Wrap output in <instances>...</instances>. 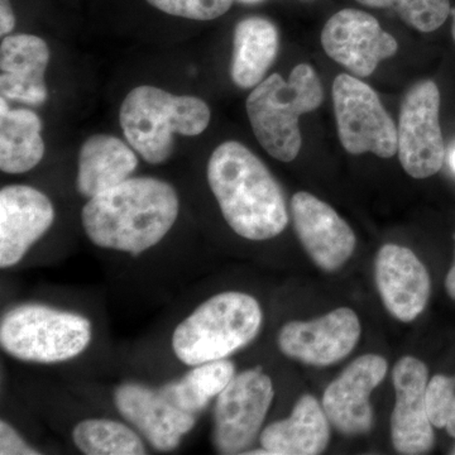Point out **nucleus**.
I'll use <instances>...</instances> for the list:
<instances>
[{
    "label": "nucleus",
    "instance_id": "obj_9",
    "mask_svg": "<svg viewBox=\"0 0 455 455\" xmlns=\"http://www.w3.org/2000/svg\"><path fill=\"white\" fill-rule=\"evenodd\" d=\"M440 92L431 80L412 86L401 104L397 152L403 170L414 179L438 173L444 164L445 147L439 121Z\"/></svg>",
    "mask_w": 455,
    "mask_h": 455
},
{
    "label": "nucleus",
    "instance_id": "obj_21",
    "mask_svg": "<svg viewBox=\"0 0 455 455\" xmlns=\"http://www.w3.org/2000/svg\"><path fill=\"white\" fill-rule=\"evenodd\" d=\"M280 46L276 26L262 17H250L235 26L233 51V82L242 89H253L265 80Z\"/></svg>",
    "mask_w": 455,
    "mask_h": 455
},
{
    "label": "nucleus",
    "instance_id": "obj_26",
    "mask_svg": "<svg viewBox=\"0 0 455 455\" xmlns=\"http://www.w3.org/2000/svg\"><path fill=\"white\" fill-rule=\"evenodd\" d=\"M427 414L433 427L455 438V377L436 374L427 383Z\"/></svg>",
    "mask_w": 455,
    "mask_h": 455
},
{
    "label": "nucleus",
    "instance_id": "obj_6",
    "mask_svg": "<svg viewBox=\"0 0 455 455\" xmlns=\"http://www.w3.org/2000/svg\"><path fill=\"white\" fill-rule=\"evenodd\" d=\"M92 338L88 317L42 304L13 307L0 323L3 350L33 363H60L76 358L88 348Z\"/></svg>",
    "mask_w": 455,
    "mask_h": 455
},
{
    "label": "nucleus",
    "instance_id": "obj_23",
    "mask_svg": "<svg viewBox=\"0 0 455 455\" xmlns=\"http://www.w3.org/2000/svg\"><path fill=\"white\" fill-rule=\"evenodd\" d=\"M235 376V363L227 358L220 359L197 364L178 381L166 383L160 388L173 405L197 416L212 398L220 396Z\"/></svg>",
    "mask_w": 455,
    "mask_h": 455
},
{
    "label": "nucleus",
    "instance_id": "obj_31",
    "mask_svg": "<svg viewBox=\"0 0 455 455\" xmlns=\"http://www.w3.org/2000/svg\"><path fill=\"white\" fill-rule=\"evenodd\" d=\"M238 2L244 3V4H257V3L263 2V0H238Z\"/></svg>",
    "mask_w": 455,
    "mask_h": 455
},
{
    "label": "nucleus",
    "instance_id": "obj_11",
    "mask_svg": "<svg viewBox=\"0 0 455 455\" xmlns=\"http://www.w3.org/2000/svg\"><path fill=\"white\" fill-rule=\"evenodd\" d=\"M361 323L349 307H338L311 322L293 320L281 328L278 348L286 357L325 367L348 357L361 337Z\"/></svg>",
    "mask_w": 455,
    "mask_h": 455
},
{
    "label": "nucleus",
    "instance_id": "obj_25",
    "mask_svg": "<svg viewBox=\"0 0 455 455\" xmlns=\"http://www.w3.org/2000/svg\"><path fill=\"white\" fill-rule=\"evenodd\" d=\"M372 8H391L403 22L418 31L429 33L444 25L451 14L449 0H357Z\"/></svg>",
    "mask_w": 455,
    "mask_h": 455
},
{
    "label": "nucleus",
    "instance_id": "obj_5",
    "mask_svg": "<svg viewBox=\"0 0 455 455\" xmlns=\"http://www.w3.org/2000/svg\"><path fill=\"white\" fill-rule=\"evenodd\" d=\"M262 320V309L253 296L239 291L217 293L176 326L173 353L190 367L226 359L259 335Z\"/></svg>",
    "mask_w": 455,
    "mask_h": 455
},
{
    "label": "nucleus",
    "instance_id": "obj_3",
    "mask_svg": "<svg viewBox=\"0 0 455 455\" xmlns=\"http://www.w3.org/2000/svg\"><path fill=\"white\" fill-rule=\"evenodd\" d=\"M324 90L310 65L295 66L290 79L274 74L247 98V114L257 140L272 157L291 163L301 149L299 121L322 106Z\"/></svg>",
    "mask_w": 455,
    "mask_h": 455
},
{
    "label": "nucleus",
    "instance_id": "obj_10",
    "mask_svg": "<svg viewBox=\"0 0 455 455\" xmlns=\"http://www.w3.org/2000/svg\"><path fill=\"white\" fill-rule=\"evenodd\" d=\"M326 55L355 76L367 77L383 60L396 55L397 41L379 20L358 9H343L326 22L322 32Z\"/></svg>",
    "mask_w": 455,
    "mask_h": 455
},
{
    "label": "nucleus",
    "instance_id": "obj_4",
    "mask_svg": "<svg viewBox=\"0 0 455 455\" xmlns=\"http://www.w3.org/2000/svg\"><path fill=\"white\" fill-rule=\"evenodd\" d=\"M211 109L200 98L173 95L155 86H137L128 92L119 110V122L128 143L151 164L169 160L175 134L196 137L211 123Z\"/></svg>",
    "mask_w": 455,
    "mask_h": 455
},
{
    "label": "nucleus",
    "instance_id": "obj_13",
    "mask_svg": "<svg viewBox=\"0 0 455 455\" xmlns=\"http://www.w3.org/2000/svg\"><path fill=\"white\" fill-rule=\"evenodd\" d=\"M388 364L381 355H362L328 386L323 396L329 421L346 435H359L372 429L370 396L385 379Z\"/></svg>",
    "mask_w": 455,
    "mask_h": 455
},
{
    "label": "nucleus",
    "instance_id": "obj_2",
    "mask_svg": "<svg viewBox=\"0 0 455 455\" xmlns=\"http://www.w3.org/2000/svg\"><path fill=\"white\" fill-rule=\"evenodd\" d=\"M208 182L228 226L250 241H267L289 223L283 188L242 143H221L208 163Z\"/></svg>",
    "mask_w": 455,
    "mask_h": 455
},
{
    "label": "nucleus",
    "instance_id": "obj_30",
    "mask_svg": "<svg viewBox=\"0 0 455 455\" xmlns=\"http://www.w3.org/2000/svg\"><path fill=\"white\" fill-rule=\"evenodd\" d=\"M445 287H447L449 296H451V298L454 299L455 300V257L453 266H451V271L448 272L447 281H445Z\"/></svg>",
    "mask_w": 455,
    "mask_h": 455
},
{
    "label": "nucleus",
    "instance_id": "obj_20",
    "mask_svg": "<svg viewBox=\"0 0 455 455\" xmlns=\"http://www.w3.org/2000/svg\"><path fill=\"white\" fill-rule=\"evenodd\" d=\"M137 166L139 158L127 143L109 134H95L80 148L76 190L92 199L131 179Z\"/></svg>",
    "mask_w": 455,
    "mask_h": 455
},
{
    "label": "nucleus",
    "instance_id": "obj_27",
    "mask_svg": "<svg viewBox=\"0 0 455 455\" xmlns=\"http://www.w3.org/2000/svg\"><path fill=\"white\" fill-rule=\"evenodd\" d=\"M235 0H147L170 16L193 20H212L226 14Z\"/></svg>",
    "mask_w": 455,
    "mask_h": 455
},
{
    "label": "nucleus",
    "instance_id": "obj_29",
    "mask_svg": "<svg viewBox=\"0 0 455 455\" xmlns=\"http://www.w3.org/2000/svg\"><path fill=\"white\" fill-rule=\"evenodd\" d=\"M16 26V17L9 0H0V35L4 37L13 31Z\"/></svg>",
    "mask_w": 455,
    "mask_h": 455
},
{
    "label": "nucleus",
    "instance_id": "obj_19",
    "mask_svg": "<svg viewBox=\"0 0 455 455\" xmlns=\"http://www.w3.org/2000/svg\"><path fill=\"white\" fill-rule=\"evenodd\" d=\"M328 416L311 395L299 398L292 414L268 425L260 433L262 448L271 455H315L323 453L331 439Z\"/></svg>",
    "mask_w": 455,
    "mask_h": 455
},
{
    "label": "nucleus",
    "instance_id": "obj_22",
    "mask_svg": "<svg viewBox=\"0 0 455 455\" xmlns=\"http://www.w3.org/2000/svg\"><path fill=\"white\" fill-rule=\"evenodd\" d=\"M40 116L28 109H9L0 99V170L18 175L41 163L44 142Z\"/></svg>",
    "mask_w": 455,
    "mask_h": 455
},
{
    "label": "nucleus",
    "instance_id": "obj_28",
    "mask_svg": "<svg viewBox=\"0 0 455 455\" xmlns=\"http://www.w3.org/2000/svg\"><path fill=\"white\" fill-rule=\"evenodd\" d=\"M0 454L37 455L41 453L26 443L25 439L7 421L2 420L0 421Z\"/></svg>",
    "mask_w": 455,
    "mask_h": 455
},
{
    "label": "nucleus",
    "instance_id": "obj_18",
    "mask_svg": "<svg viewBox=\"0 0 455 455\" xmlns=\"http://www.w3.org/2000/svg\"><path fill=\"white\" fill-rule=\"evenodd\" d=\"M50 49L37 36H5L0 46L2 97L29 106H42L49 98L46 74Z\"/></svg>",
    "mask_w": 455,
    "mask_h": 455
},
{
    "label": "nucleus",
    "instance_id": "obj_17",
    "mask_svg": "<svg viewBox=\"0 0 455 455\" xmlns=\"http://www.w3.org/2000/svg\"><path fill=\"white\" fill-rule=\"evenodd\" d=\"M376 283L392 316L410 323L423 313L430 296V276L409 248L385 244L376 257Z\"/></svg>",
    "mask_w": 455,
    "mask_h": 455
},
{
    "label": "nucleus",
    "instance_id": "obj_7",
    "mask_svg": "<svg viewBox=\"0 0 455 455\" xmlns=\"http://www.w3.org/2000/svg\"><path fill=\"white\" fill-rule=\"evenodd\" d=\"M333 101L341 145L352 155L372 152L381 158L397 154V127L381 99L358 77H335Z\"/></svg>",
    "mask_w": 455,
    "mask_h": 455
},
{
    "label": "nucleus",
    "instance_id": "obj_16",
    "mask_svg": "<svg viewBox=\"0 0 455 455\" xmlns=\"http://www.w3.org/2000/svg\"><path fill=\"white\" fill-rule=\"evenodd\" d=\"M291 214L302 247L317 267L335 271L352 257L355 232L331 205L300 191L292 196Z\"/></svg>",
    "mask_w": 455,
    "mask_h": 455
},
{
    "label": "nucleus",
    "instance_id": "obj_14",
    "mask_svg": "<svg viewBox=\"0 0 455 455\" xmlns=\"http://www.w3.org/2000/svg\"><path fill=\"white\" fill-rule=\"evenodd\" d=\"M396 405L391 416V439L398 453L425 454L433 448L434 431L427 407L429 371L424 362L403 357L392 372Z\"/></svg>",
    "mask_w": 455,
    "mask_h": 455
},
{
    "label": "nucleus",
    "instance_id": "obj_32",
    "mask_svg": "<svg viewBox=\"0 0 455 455\" xmlns=\"http://www.w3.org/2000/svg\"><path fill=\"white\" fill-rule=\"evenodd\" d=\"M451 17H453V25H451V33H453V38L455 41V7L453 11H451Z\"/></svg>",
    "mask_w": 455,
    "mask_h": 455
},
{
    "label": "nucleus",
    "instance_id": "obj_34",
    "mask_svg": "<svg viewBox=\"0 0 455 455\" xmlns=\"http://www.w3.org/2000/svg\"><path fill=\"white\" fill-rule=\"evenodd\" d=\"M453 454H455V448L453 449Z\"/></svg>",
    "mask_w": 455,
    "mask_h": 455
},
{
    "label": "nucleus",
    "instance_id": "obj_12",
    "mask_svg": "<svg viewBox=\"0 0 455 455\" xmlns=\"http://www.w3.org/2000/svg\"><path fill=\"white\" fill-rule=\"evenodd\" d=\"M119 414L160 451H175L196 424V415L182 411L161 388L125 382L114 391Z\"/></svg>",
    "mask_w": 455,
    "mask_h": 455
},
{
    "label": "nucleus",
    "instance_id": "obj_33",
    "mask_svg": "<svg viewBox=\"0 0 455 455\" xmlns=\"http://www.w3.org/2000/svg\"><path fill=\"white\" fill-rule=\"evenodd\" d=\"M451 167L455 171V149L453 152H451Z\"/></svg>",
    "mask_w": 455,
    "mask_h": 455
},
{
    "label": "nucleus",
    "instance_id": "obj_1",
    "mask_svg": "<svg viewBox=\"0 0 455 455\" xmlns=\"http://www.w3.org/2000/svg\"><path fill=\"white\" fill-rule=\"evenodd\" d=\"M179 212V196L169 182L131 178L89 199L82 221L98 247L137 257L163 241Z\"/></svg>",
    "mask_w": 455,
    "mask_h": 455
},
{
    "label": "nucleus",
    "instance_id": "obj_15",
    "mask_svg": "<svg viewBox=\"0 0 455 455\" xmlns=\"http://www.w3.org/2000/svg\"><path fill=\"white\" fill-rule=\"evenodd\" d=\"M55 220L49 196L27 185L0 191V267L18 265Z\"/></svg>",
    "mask_w": 455,
    "mask_h": 455
},
{
    "label": "nucleus",
    "instance_id": "obj_24",
    "mask_svg": "<svg viewBox=\"0 0 455 455\" xmlns=\"http://www.w3.org/2000/svg\"><path fill=\"white\" fill-rule=\"evenodd\" d=\"M74 444L86 455H143L145 443L132 427L110 419H86L73 430Z\"/></svg>",
    "mask_w": 455,
    "mask_h": 455
},
{
    "label": "nucleus",
    "instance_id": "obj_8",
    "mask_svg": "<svg viewBox=\"0 0 455 455\" xmlns=\"http://www.w3.org/2000/svg\"><path fill=\"white\" fill-rule=\"evenodd\" d=\"M274 396V383L262 368L235 374L215 403V448L223 454L243 453L259 435Z\"/></svg>",
    "mask_w": 455,
    "mask_h": 455
}]
</instances>
